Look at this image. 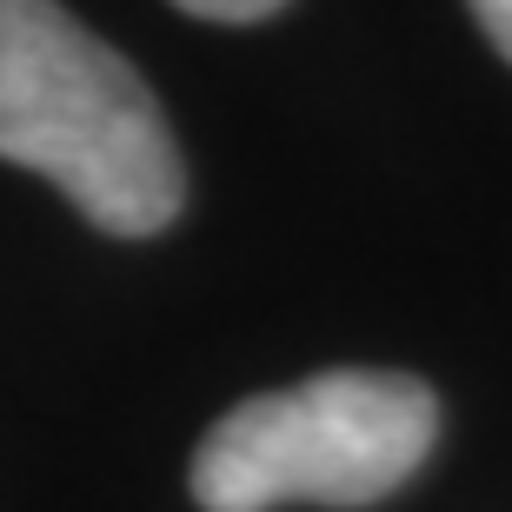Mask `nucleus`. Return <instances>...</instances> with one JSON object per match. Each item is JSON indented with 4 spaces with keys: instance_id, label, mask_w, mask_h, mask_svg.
<instances>
[{
    "instance_id": "obj_1",
    "label": "nucleus",
    "mask_w": 512,
    "mask_h": 512,
    "mask_svg": "<svg viewBox=\"0 0 512 512\" xmlns=\"http://www.w3.org/2000/svg\"><path fill=\"white\" fill-rule=\"evenodd\" d=\"M0 160L47 173L120 240H147L187 207L153 87L60 0H0Z\"/></svg>"
},
{
    "instance_id": "obj_2",
    "label": "nucleus",
    "mask_w": 512,
    "mask_h": 512,
    "mask_svg": "<svg viewBox=\"0 0 512 512\" xmlns=\"http://www.w3.org/2000/svg\"><path fill=\"white\" fill-rule=\"evenodd\" d=\"M439 446V393L386 366H333L220 413L193 453L200 512L380 506Z\"/></svg>"
},
{
    "instance_id": "obj_3",
    "label": "nucleus",
    "mask_w": 512,
    "mask_h": 512,
    "mask_svg": "<svg viewBox=\"0 0 512 512\" xmlns=\"http://www.w3.org/2000/svg\"><path fill=\"white\" fill-rule=\"evenodd\" d=\"M180 14H200V20H227V27H247V20L280 14L286 0H173Z\"/></svg>"
},
{
    "instance_id": "obj_4",
    "label": "nucleus",
    "mask_w": 512,
    "mask_h": 512,
    "mask_svg": "<svg viewBox=\"0 0 512 512\" xmlns=\"http://www.w3.org/2000/svg\"><path fill=\"white\" fill-rule=\"evenodd\" d=\"M473 14H479V27H486V40L512 60V0H473Z\"/></svg>"
}]
</instances>
